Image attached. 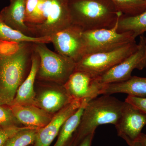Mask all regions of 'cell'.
<instances>
[{"label": "cell", "mask_w": 146, "mask_h": 146, "mask_svg": "<svg viewBox=\"0 0 146 146\" xmlns=\"http://www.w3.org/2000/svg\"><path fill=\"white\" fill-rule=\"evenodd\" d=\"M125 101L133 105L146 113V98L128 96Z\"/></svg>", "instance_id": "484cf974"}, {"label": "cell", "mask_w": 146, "mask_h": 146, "mask_svg": "<svg viewBox=\"0 0 146 146\" xmlns=\"http://www.w3.org/2000/svg\"><path fill=\"white\" fill-rule=\"evenodd\" d=\"M118 31L131 32L135 38L143 35L146 32V10L135 16L122 15L118 22Z\"/></svg>", "instance_id": "d6986e66"}, {"label": "cell", "mask_w": 146, "mask_h": 146, "mask_svg": "<svg viewBox=\"0 0 146 146\" xmlns=\"http://www.w3.org/2000/svg\"><path fill=\"white\" fill-rule=\"evenodd\" d=\"M83 100L74 99L58 112L46 125L38 129L34 146H50L58 135L63 123L79 108Z\"/></svg>", "instance_id": "7c38bea8"}, {"label": "cell", "mask_w": 146, "mask_h": 146, "mask_svg": "<svg viewBox=\"0 0 146 146\" xmlns=\"http://www.w3.org/2000/svg\"><path fill=\"white\" fill-rule=\"evenodd\" d=\"M43 91L36 96L34 105L50 114L57 113L74 100L63 85Z\"/></svg>", "instance_id": "4fadbf2b"}, {"label": "cell", "mask_w": 146, "mask_h": 146, "mask_svg": "<svg viewBox=\"0 0 146 146\" xmlns=\"http://www.w3.org/2000/svg\"><path fill=\"white\" fill-rule=\"evenodd\" d=\"M76 144L75 141V138L74 139L72 138L70 142L66 146H76Z\"/></svg>", "instance_id": "f1b7e54d"}, {"label": "cell", "mask_w": 146, "mask_h": 146, "mask_svg": "<svg viewBox=\"0 0 146 146\" xmlns=\"http://www.w3.org/2000/svg\"><path fill=\"white\" fill-rule=\"evenodd\" d=\"M137 49L117 65L98 77L102 84L116 83L130 78L135 69L143 70L146 68V37L139 36Z\"/></svg>", "instance_id": "ba28073f"}, {"label": "cell", "mask_w": 146, "mask_h": 146, "mask_svg": "<svg viewBox=\"0 0 146 146\" xmlns=\"http://www.w3.org/2000/svg\"><path fill=\"white\" fill-rule=\"evenodd\" d=\"M23 43L0 40V54L8 55L15 53L21 48Z\"/></svg>", "instance_id": "d4e9b609"}, {"label": "cell", "mask_w": 146, "mask_h": 146, "mask_svg": "<svg viewBox=\"0 0 146 146\" xmlns=\"http://www.w3.org/2000/svg\"><path fill=\"white\" fill-rule=\"evenodd\" d=\"M91 100L89 99L83 100L79 108L66 120L60 129L54 146H66L70 142L80 125L84 108Z\"/></svg>", "instance_id": "ac0fdd59"}, {"label": "cell", "mask_w": 146, "mask_h": 146, "mask_svg": "<svg viewBox=\"0 0 146 146\" xmlns=\"http://www.w3.org/2000/svg\"><path fill=\"white\" fill-rule=\"evenodd\" d=\"M131 146H143L140 142L138 141H136L135 143H133Z\"/></svg>", "instance_id": "f546056e"}, {"label": "cell", "mask_w": 146, "mask_h": 146, "mask_svg": "<svg viewBox=\"0 0 146 146\" xmlns=\"http://www.w3.org/2000/svg\"><path fill=\"white\" fill-rule=\"evenodd\" d=\"M73 99L92 100L102 95L104 84L84 71L75 70L63 84Z\"/></svg>", "instance_id": "8fae6325"}, {"label": "cell", "mask_w": 146, "mask_h": 146, "mask_svg": "<svg viewBox=\"0 0 146 146\" xmlns=\"http://www.w3.org/2000/svg\"><path fill=\"white\" fill-rule=\"evenodd\" d=\"M118 11L125 16L138 15L146 10L145 0H110Z\"/></svg>", "instance_id": "44dd1931"}, {"label": "cell", "mask_w": 146, "mask_h": 146, "mask_svg": "<svg viewBox=\"0 0 146 146\" xmlns=\"http://www.w3.org/2000/svg\"><path fill=\"white\" fill-rule=\"evenodd\" d=\"M33 43L23 42L13 54H0V105H11L31 67Z\"/></svg>", "instance_id": "7a4b0ae2"}, {"label": "cell", "mask_w": 146, "mask_h": 146, "mask_svg": "<svg viewBox=\"0 0 146 146\" xmlns=\"http://www.w3.org/2000/svg\"><path fill=\"white\" fill-rule=\"evenodd\" d=\"M145 125V112L125 101L121 117L115 125L118 136L131 146L138 140Z\"/></svg>", "instance_id": "30bf717a"}, {"label": "cell", "mask_w": 146, "mask_h": 146, "mask_svg": "<svg viewBox=\"0 0 146 146\" xmlns=\"http://www.w3.org/2000/svg\"><path fill=\"white\" fill-rule=\"evenodd\" d=\"M29 127L16 126L3 128L0 127V146H4L7 141L13 135Z\"/></svg>", "instance_id": "cb8c5ba5"}, {"label": "cell", "mask_w": 146, "mask_h": 146, "mask_svg": "<svg viewBox=\"0 0 146 146\" xmlns=\"http://www.w3.org/2000/svg\"><path fill=\"white\" fill-rule=\"evenodd\" d=\"M25 0H10L9 5L0 12V18L5 23L24 34L32 36L25 24Z\"/></svg>", "instance_id": "9a60e30c"}, {"label": "cell", "mask_w": 146, "mask_h": 146, "mask_svg": "<svg viewBox=\"0 0 146 146\" xmlns=\"http://www.w3.org/2000/svg\"><path fill=\"white\" fill-rule=\"evenodd\" d=\"M119 20L111 28L83 31L85 55L111 50L136 41L131 32L118 31Z\"/></svg>", "instance_id": "52a82bcc"}, {"label": "cell", "mask_w": 146, "mask_h": 146, "mask_svg": "<svg viewBox=\"0 0 146 146\" xmlns=\"http://www.w3.org/2000/svg\"><path fill=\"white\" fill-rule=\"evenodd\" d=\"M20 123L10 107L0 105V127L3 128L18 126Z\"/></svg>", "instance_id": "603a6c76"}, {"label": "cell", "mask_w": 146, "mask_h": 146, "mask_svg": "<svg viewBox=\"0 0 146 146\" xmlns=\"http://www.w3.org/2000/svg\"><path fill=\"white\" fill-rule=\"evenodd\" d=\"M18 122L26 127L40 129L46 125L52 119L51 114L35 105L9 106Z\"/></svg>", "instance_id": "5bb4252c"}, {"label": "cell", "mask_w": 146, "mask_h": 146, "mask_svg": "<svg viewBox=\"0 0 146 146\" xmlns=\"http://www.w3.org/2000/svg\"><path fill=\"white\" fill-rule=\"evenodd\" d=\"M123 93L128 96L146 98V77L131 76L125 81L105 84L102 95Z\"/></svg>", "instance_id": "e0dca14e"}, {"label": "cell", "mask_w": 146, "mask_h": 146, "mask_svg": "<svg viewBox=\"0 0 146 146\" xmlns=\"http://www.w3.org/2000/svg\"><path fill=\"white\" fill-rule=\"evenodd\" d=\"M140 142L143 146H146V134L141 133L137 141Z\"/></svg>", "instance_id": "83f0119b"}, {"label": "cell", "mask_w": 146, "mask_h": 146, "mask_svg": "<svg viewBox=\"0 0 146 146\" xmlns=\"http://www.w3.org/2000/svg\"><path fill=\"white\" fill-rule=\"evenodd\" d=\"M145 1H146V0H145Z\"/></svg>", "instance_id": "4dcf8cb0"}, {"label": "cell", "mask_w": 146, "mask_h": 146, "mask_svg": "<svg viewBox=\"0 0 146 146\" xmlns=\"http://www.w3.org/2000/svg\"><path fill=\"white\" fill-rule=\"evenodd\" d=\"M25 24L32 36H51L72 25L68 0H25Z\"/></svg>", "instance_id": "6da1fadb"}, {"label": "cell", "mask_w": 146, "mask_h": 146, "mask_svg": "<svg viewBox=\"0 0 146 146\" xmlns=\"http://www.w3.org/2000/svg\"><path fill=\"white\" fill-rule=\"evenodd\" d=\"M124 102L110 95H103L90 101L84 110L75 136L77 143L102 125H116L121 115Z\"/></svg>", "instance_id": "277c9868"}, {"label": "cell", "mask_w": 146, "mask_h": 146, "mask_svg": "<svg viewBox=\"0 0 146 146\" xmlns=\"http://www.w3.org/2000/svg\"><path fill=\"white\" fill-rule=\"evenodd\" d=\"M39 56L34 50L29 72L26 78L17 89L15 98L11 104L34 105L36 98L34 84L39 69Z\"/></svg>", "instance_id": "2e32d148"}, {"label": "cell", "mask_w": 146, "mask_h": 146, "mask_svg": "<svg viewBox=\"0 0 146 146\" xmlns=\"http://www.w3.org/2000/svg\"><path fill=\"white\" fill-rule=\"evenodd\" d=\"M0 40L22 43H51V36L35 37L28 36L5 23L0 18Z\"/></svg>", "instance_id": "ffe728a7"}, {"label": "cell", "mask_w": 146, "mask_h": 146, "mask_svg": "<svg viewBox=\"0 0 146 146\" xmlns=\"http://www.w3.org/2000/svg\"><path fill=\"white\" fill-rule=\"evenodd\" d=\"M72 24L84 31L111 28L123 15L110 0H68Z\"/></svg>", "instance_id": "3957f363"}, {"label": "cell", "mask_w": 146, "mask_h": 146, "mask_svg": "<svg viewBox=\"0 0 146 146\" xmlns=\"http://www.w3.org/2000/svg\"><path fill=\"white\" fill-rule=\"evenodd\" d=\"M38 129L30 127L21 131L11 137L4 146H28L34 144Z\"/></svg>", "instance_id": "7402d4cb"}, {"label": "cell", "mask_w": 146, "mask_h": 146, "mask_svg": "<svg viewBox=\"0 0 146 146\" xmlns=\"http://www.w3.org/2000/svg\"><path fill=\"white\" fill-rule=\"evenodd\" d=\"M39 59L36 78L40 80L63 85L76 70L74 60L49 49L46 44L33 43Z\"/></svg>", "instance_id": "5b68a950"}, {"label": "cell", "mask_w": 146, "mask_h": 146, "mask_svg": "<svg viewBox=\"0 0 146 146\" xmlns=\"http://www.w3.org/2000/svg\"><path fill=\"white\" fill-rule=\"evenodd\" d=\"M95 132H93L85 136L80 142L78 146H91Z\"/></svg>", "instance_id": "4316f807"}, {"label": "cell", "mask_w": 146, "mask_h": 146, "mask_svg": "<svg viewBox=\"0 0 146 146\" xmlns=\"http://www.w3.org/2000/svg\"><path fill=\"white\" fill-rule=\"evenodd\" d=\"M83 31L72 24L55 33L51 37L56 52L77 63L85 55Z\"/></svg>", "instance_id": "9c48e42d"}, {"label": "cell", "mask_w": 146, "mask_h": 146, "mask_svg": "<svg viewBox=\"0 0 146 146\" xmlns=\"http://www.w3.org/2000/svg\"><path fill=\"white\" fill-rule=\"evenodd\" d=\"M137 48L138 44L134 41L111 50L85 55L76 63V70L98 77L133 53Z\"/></svg>", "instance_id": "8992f818"}]
</instances>
